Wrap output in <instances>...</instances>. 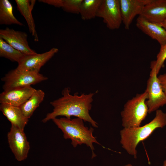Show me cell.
<instances>
[{"instance_id":"obj_27","label":"cell","mask_w":166,"mask_h":166,"mask_svg":"<svg viewBox=\"0 0 166 166\" xmlns=\"http://www.w3.org/2000/svg\"><path fill=\"white\" fill-rule=\"evenodd\" d=\"M123 166H133L131 164H127Z\"/></svg>"},{"instance_id":"obj_20","label":"cell","mask_w":166,"mask_h":166,"mask_svg":"<svg viewBox=\"0 0 166 166\" xmlns=\"http://www.w3.org/2000/svg\"><path fill=\"white\" fill-rule=\"evenodd\" d=\"M26 55L16 49L0 38V56L18 63Z\"/></svg>"},{"instance_id":"obj_6","label":"cell","mask_w":166,"mask_h":166,"mask_svg":"<svg viewBox=\"0 0 166 166\" xmlns=\"http://www.w3.org/2000/svg\"><path fill=\"white\" fill-rule=\"evenodd\" d=\"M148 95L146 101L148 113L158 109L166 105V95L163 91L157 74L154 70H151L147 82L145 90Z\"/></svg>"},{"instance_id":"obj_1","label":"cell","mask_w":166,"mask_h":166,"mask_svg":"<svg viewBox=\"0 0 166 166\" xmlns=\"http://www.w3.org/2000/svg\"><path fill=\"white\" fill-rule=\"evenodd\" d=\"M95 93H83L79 95L76 93L72 95L69 88H64L61 92L62 96L50 102L53 110L47 114L42 122L45 123L58 116L68 118L74 116L88 122L94 128H98V123L89 114Z\"/></svg>"},{"instance_id":"obj_18","label":"cell","mask_w":166,"mask_h":166,"mask_svg":"<svg viewBox=\"0 0 166 166\" xmlns=\"http://www.w3.org/2000/svg\"><path fill=\"white\" fill-rule=\"evenodd\" d=\"M13 8L10 2L8 0H0V24L10 25L16 24L22 26L23 24L14 16Z\"/></svg>"},{"instance_id":"obj_13","label":"cell","mask_w":166,"mask_h":166,"mask_svg":"<svg viewBox=\"0 0 166 166\" xmlns=\"http://www.w3.org/2000/svg\"><path fill=\"white\" fill-rule=\"evenodd\" d=\"M139 16L149 22L161 24L166 20V0H150Z\"/></svg>"},{"instance_id":"obj_8","label":"cell","mask_w":166,"mask_h":166,"mask_svg":"<svg viewBox=\"0 0 166 166\" xmlns=\"http://www.w3.org/2000/svg\"><path fill=\"white\" fill-rule=\"evenodd\" d=\"M7 136L9 147L15 159L19 161L26 160L28 156L30 145L24 130L11 125Z\"/></svg>"},{"instance_id":"obj_10","label":"cell","mask_w":166,"mask_h":166,"mask_svg":"<svg viewBox=\"0 0 166 166\" xmlns=\"http://www.w3.org/2000/svg\"><path fill=\"white\" fill-rule=\"evenodd\" d=\"M58 51V49L53 48L49 51L42 53L26 55L18 63V69L39 72L41 68Z\"/></svg>"},{"instance_id":"obj_16","label":"cell","mask_w":166,"mask_h":166,"mask_svg":"<svg viewBox=\"0 0 166 166\" xmlns=\"http://www.w3.org/2000/svg\"><path fill=\"white\" fill-rule=\"evenodd\" d=\"M15 1L17 5V9L25 19L29 31L34 37V41L36 42L38 41V38L32 14V11L36 1L15 0Z\"/></svg>"},{"instance_id":"obj_24","label":"cell","mask_w":166,"mask_h":166,"mask_svg":"<svg viewBox=\"0 0 166 166\" xmlns=\"http://www.w3.org/2000/svg\"><path fill=\"white\" fill-rule=\"evenodd\" d=\"M163 91L166 95V75L164 74L158 77Z\"/></svg>"},{"instance_id":"obj_21","label":"cell","mask_w":166,"mask_h":166,"mask_svg":"<svg viewBox=\"0 0 166 166\" xmlns=\"http://www.w3.org/2000/svg\"><path fill=\"white\" fill-rule=\"evenodd\" d=\"M166 59V44L161 46L160 50L156 57V60L153 61L151 64V68L154 70L158 74L162 67L164 66Z\"/></svg>"},{"instance_id":"obj_22","label":"cell","mask_w":166,"mask_h":166,"mask_svg":"<svg viewBox=\"0 0 166 166\" xmlns=\"http://www.w3.org/2000/svg\"><path fill=\"white\" fill-rule=\"evenodd\" d=\"M83 0H63L62 8L68 13L79 14Z\"/></svg>"},{"instance_id":"obj_25","label":"cell","mask_w":166,"mask_h":166,"mask_svg":"<svg viewBox=\"0 0 166 166\" xmlns=\"http://www.w3.org/2000/svg\"><path fill=\"white\" fill-rule=\"evenodd\" d=\"M161 24L163 27L166 30V20Z\"/></svg>"},{"instance_id":"obj_26","label":"cell","mask_w":166,"mask_h":166,"mask_svg":"<svg viewBox=\"0 0 166 166\" xmlns=\"http://www.w3.org/2000/svg\"><path fill=\"white\" fill-rule=\"evenodd\" d=\"M162 166H166V159L164 161L163 164Z\"/></svg>"},{"instance_id":"obj_28","label":"cell","mask_w":166,"mask_h":166,"mask_svg":"<svg viewBox=\"0 0 166 166\" xmlns=\"http://www.w3.org/2000/svg\"><path fill=\"white\" fill-rule=\"evenodd\" d=\"M164 74H165L166 75V73H164Z\"/></svg>"},{"instance_id":"obj_9","label":"cell","mask_w":166,"mask_h":166,"mask_svg":"<svg viewBox=\"0 0 166 166\" xmlns=\"http://www.w3.org/2000/svg\"><path fill=\"white\" fill-rule=\"evenodd\" d=\"M27 37V34L25 32L8 27L0 30V38L16 49L26 55L37 53L30 47Z\"/></svg>"},{"instance_id":"obj_12","label":"cell","mask_w":166,"mask_h":166,"mask_svg":"<svg viewBox=\"0 0 166 166\" xmlns=\"http://www.w3.org/2000/svg\"><path fill=\"white\" fill-rule=\"evenodd\" d=\"M36 90L31 86H29L3 91L0 94V103L20 107Z\"/></svg>"},{"instance_id":"obj_7","label":"cell","mask_w":166,"mask_h":166,"mask_svg":"<svg viewBox=\"0 0 166 166\" xmlns=\"http://www.w3.org/2000/svg\"><path fill=\"white\" fill-rule=\"evenodd\" d=\"M96 17L102 18L109 29H119L122 22L120 0H102Z\"/></svg>"},{"instance_id":"obj_14","label":"cell","mask_w":166,"mask_h":166,"mask_svg":"<svg viewBox=\"0 0 166 166\" xmlns=\"http://www.w3.org/2000/svg\"><path fill=\"white\" fill-rule=\"evenodd\" d=\"M136 25L142 32L157 41L160 46L166 44V30L161 24L149 22L139 16Z\"/></svg>"},{"instance_id":"obj_5","label":"cell","mask_w":166,"mask_h":166,"mask_svg":"<svg viewBox=\"0 0 166 166\" xmlns=\"http://www.w3.org/2000/svg\"><path fill=\"white\" fill-rule=\"evenodd\" d=\"M48 79L39 72L20 69L16 68L10 71L2 77L3 91L31 86Z\"/></svg>"},{"instance_id":"obj_3","label":"cell","mask_w":166,"mask_h":166,"mask_svg":"<svg viewBox=\"0 0 166 166\" xmlns=\"http://www.w3.org/2000/svg\"><path fill=\"white\" fill-rule=\"evenodd\" d=\"M52 120L62 131L64 138L71 140V144L74 148L85 144L90 148L93 156H95L93 144H101L93 135L94 129L93 128L86 127L84 121L77 117L72 119L65 117L56 118Z\"/></svg>"},{"instance_id":"obj_2","label":"cell","mask_w":166,"mask_h":166,"mask_svg":"<svg viewBox=\"0 0 166 166\" xmlns=\"http://www.w3.org/2000/svg\"><path fill=\"white\" fill-rule=\"evenodd\" d=\"M156 111L155 117L148 124L137 127L123 128L120 131L122 147L135 159L137 158L136 148L138 144L147 138L156 129L166 126V113L160 109Z\"/></svg>"},{"instance_id":"obj_17","label":"cell","mask_w":166,"mask_h":166,"mask_svg":"<svg viewBox=\"0 0 166 166\" xmlns=\"http://www.w3.org/2000/svg\"><path fill=\"white\" fill-rule=\"evenodd\" d=\"M45 96L44 92L41 89L36 90L30 98L20 106L24 116L29 119L36 109L43 101Z\"/></svg>"},{"instance_id":"obj_19","label":"cell","mask_w":166,"mask_h":166,"mask_svg":"<svg viewBox=\"0 0 166 166\" xmlns=\"http://www.w3.org/2000/svg\"><path fill=\"white\" fill-rule=\"evenodd\" d=\"M102 0H83L79 14L84 20H90L96 17Z\"/></svg>"},{"instance_id":"obj_4","label":"cell","mask_w":166,"mask_h":166,"mask_svg":"<svg viewBox=\"0 0 166 166\" xmlns=\"http://www.w3.org/2000/svg\"><path fill=\"white\" fill-rule=\"evenodd\" d=\"M148 99V94L145 90L142 93L137 94L126 102L121 112L123 128L140 126L142 121L148 113V108L146 103Z\"/></svg>"},{"instance_id":"obj_11","label":"cell","mask_w":166,"mask_h":166,"mask_svg":"<svg viewBox=\"0 0 166 166\" xmlns=\"http://www.w3.org/2000/svg\"><path fill=\"white\" fill-rule=\"evenodd\" d=\"M150 0H120L122 22L128 30L135 17L141 14L145 6Z\"/></svg>"},{"instance_id":"obj_23","label":"cell","mask_w":166,"mask_h":166,"mask_svg":"<svg viewBox=\"0 0 166 166\" xmlns=\"http://www.w3.org/2000/svg\"><path fill=\"white\" fill-rule=\"evenodd\" d=\"M39 1L59 8H62L63 3V0H41Z\"/></svg>"},{"instance_id":"obj_15","label":"cell","mask_w":166,"mask_h":166,"mask_svg":"<svg viewBox=\"0 0 166 166\" xmlns=\"http://www.w3.org/2000/svg\"><path fill=\"white\" fill-rule=\"evenodd\" d=\"M0 110L11 125L24 130L29 119L24 116L20 107L1 104Z\"/></svg>"}]
</instances>
